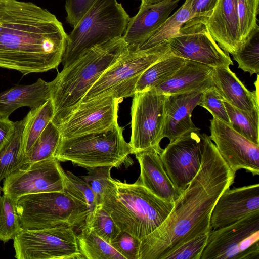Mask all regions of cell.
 Wrapping results in <instances>:
<instances>
[{"label": "cell", "instance_id": "obj_21", "mask_svg": "<svg viewBox=\"0 0 259 259\" xmlns=\"http://www.w3.org/2000/svg\"><path fill=\"white\" fill-rule=\"evenodd\" d=\"M202 92L166 95L164 102V123L162 138L172 142L182 135L200 131L193 123L191 116L198 105Z\"/></svg>", "mask_w": 259, "mask_h": 259}, {"label": "cell", "instance_id": "obj_5", "mask_svg": "<svg viewBox=\"0 0 259 259\" xmlns=\"http://www.w3.org/2000/svg\"><path fill=\"white\" fill-rule=\"evenodd\" d=\"M118 124L110 128L68 138H61L54 157L59 161L93 169L101 166H130L133 160L129 143Z\"/></svg>", "mask_w": 259, "mask_h": 259}, {"label": "cell", "instance_id": "obj_32", "mask_svg": "<svg viewBox=\"0 0 259 259\" xmlns=\"http://www.w3.org/2000/svg\"><path fill=\"white\" fill-rule=\"evenodd\" d=\"M83 224L90 227L97 235L110 244L121 232L111 215L101 204L97 205L88 214Z\"/></svg>", "mask_w": 259, "mask_h": 259}, {"label": "cell", "instance_id": "obj_22", "mask_svg": "<svg viewBox=\"0 0 259 259\" xmlns=\"http://www.w3.org/2000/svg\"><path fill=\"white\" fill-rule=\"evenodd\" d=\"M213 68L186 60L173 75L153 89L157 93L165 95L203 92L214 86L212 78Z\"/></svg>", "mask_w": 259, "mask_h": 259}, {"label": "cell", "instance_id": "obj_8", "mask_svg": "<svg viewBox=\"0 0 259 259\" xmlns=\"http://www.w3.org/2000/svg\"><path fill=\"white\" fill-rule=\"evenodd\" d=\"M170 51L166 42L145 51L129 47L128 51L100 76L81 102L108 96L121 100L133 96L142 73Z\"/></svg>", "mask_w": 259, "mask_h": 259}, {"label": "cell", "instance_id": "obj_44", "mask_svg": "<svg viewBox=\"0 0 259 259\" xmlns=\"http://www.w3.org/2000/svg\"><path fill=\"white\" fill-rule=\"evenodd\" d=\"M164 0H141V2L140 6H144L156 4L162 2Z\"/></svg>", "mask_w": 259, "mask_h": 259}, {"label": "cell", "instance_id": "obj_24", "mask_svg": "<svg viewBox=\"0 0 259 259\" xmlns=\"http://www.w3.org/2000/svg\"><path fill=\"white\" fill-rule=\"evenodd\" d=\"M50 83L41 78L29 85H16L0 93V116L9 117L24 106L37 107L50 99Z\"/></svg>", "mask_w": 259, "mask_h": 259}, {"label": "cell", "instance_id": "obj_42", "mask_svg": "<svg viewBox=\"0 0 259 259\" xmlns=\"http://www.w3.org/2000/svg\"><path fill=\"white\" fill-rule=\"evenodd\" d=\"M218 0H192L190 18L208 17Z\"/></svg>", "mask_w": 259, "mask_h": 259}, {"label": "cell", "instance_id": "obj_1", "mask_svg": "<svg viewBox=\"0 0 259 259\" xmlns=\"http://www.w3.org/2000/svg\"><path fill=\"white\" fill-rule=\"evenodd\" d=\"M203 134L200 169L163 224L140 241L138 259H164L182 244L212 230L210 217L222 194L234 183L236 172L227 164L209 136Z\"/></svg>", "mask_w": 259, "mask_h": 259}, {"label": "cell", "instance_id": "obj_34", "mask_svg": "<svg viewBox=\"0 0 259 259\" xmlns=\"http://www.w3.org/2000/svg\"><path fill=\"white\" fill-rule=\"evenodd\" d=\"M237 9L241 46L259 29V0H237Z\"/></svg>", "mask_w": 259, "mask_h": 259}, {"label": "cell", "instance_id": "obj_12", "mask_svg": "<svg viewBox=\"0 0 259 259\" xmlns=\"http://www.w3.org/2000/svg\"><path fill=\"white\" fill-rule=\"evenodd\" d=\"M206 18L189 19L166 44L172 54L185 60L213 68L229 67L233 65V61L209 33L206 25Z\"/></svg>", "mask_w": 259, "mask_h": 259}, {"label": "cell", "instance_id": "obj_23", "mask_svg": "<svg viewBox=\"0 0 259 259\" xmlns=\"http://www.w3.org/2000/svg\"><path fill=\"white\" fill-rule=\"evenodd\" d=\"M214 87L222 100L233 106L246 111L259 109L258 77L256 91H249L229 67L213 68Z\"/></svg>", "mask_w": 259, "mask_h": 259}, {"label": "cell", "instance_id": "obj_39", "mask_svg": "<svg viewBox=\"0 0 259 259\" xmlns=\"http://www.w3.org/2000/svg\"><path fill=\"white\" fill-rule=\"evenodd\" d=\"M112 167L101 166L88 170V175L81 177L88 184L96 196L98 204L108 186Z\"/></svg>", "mask_w": 259, "mask_h": 259}, {"label": "cell", "instance_id": "obj_35", "mask_svg": "<svg viewBox=\"0 0 259 259\" xmlns=\"http://www.w3.org/2000/svg\"><path fill=\"white\" fill-rule=\"evenodd\" d=\"M238 68L251 75L259 72V29L233 55Z\"/></svg>", "mask_w": 259, "mask_h": 259}, {"label": "cell", "instance_id": "obj_38", "mask_svg": "<svg viewBox=\"0 0 259 259\" xmlns=\"http://www.w3.org/2000/svg\"><path fill=\"white\" fill-rule=\"evenodd\" d=\"M208 234L198 236L168 253L164 259H200Z\"/></svg>", "mask_w": 259, "mask_h": 259}, {"label": "cell", "instance_id": "obj_7", "mask_svg": "<svg viewBox=\"0 0 259 259\" xmlns=\"http://www.w3.org/2000/svg\"><path fill=\"white\" fill-rule=\"evenodd\" d=\"M16 204L22 229L74 228L81 226L90 213L86 204L65 191L25 195Z\"/></svg>", "mask_w": 259, "mask_h": 259}, {"label": "cell", "instance_id": "obj_4", "mask_svg": "<svg viewBox=\"0 0 259 259\" xmlns=\"http://www.w3.org/2000/svg\"><path fill=\"white\" fill-rule=\"evenodd\" d=\"M100 204L121 231L140 241L163 224L174 205L136 182L128 184L112 178Z\"/></svg>", "mask_w": 259, "mask_h": 259}, {"label": "cell", "instance_id": "obj_2", "mask_svg": "<svg viewBox=\"0 0 259 259\" xmlns=\"http://www.w3.org/2000/svg\"><path fill=\"white\" fill-rule=\"evenodd\" d=\"M67 34L46 9L18 0H0V67L23 75L57 68Z\"/></svg>", "mask_w": 259, "mask_h": 259}, {"label": "cell", "instance_id": "obj_17", "mask_svg": "<svg viewBox=\"0 0 259 259\" xmlns=\"http://www.w3.org/2000/svg\"><path fill=\"white\" fill-rule=\"evenodd\" d=\"M259 211V184L226 189L220 196L210 217L212 229L222 228Z\"/></svg>", "mask_w": 259, "mask_h": 259}, {"label": "cell", "instance_id": "obj_41", "mask_svg": "<svg viewBox=\"0 0 259 259\" xmlns=\"http://www.w3.org/2000/svg\"><path fill=\"white\" fill-rule=\"evenodd\" d=\"M98 0H66V20L73 28Z\"/></svg>", "mask_w": 259, "mask_h": 259}, {"label": "cell", "instance_id": "obj_40", "mask_svg": "<svg viewBox=\"0 0 259 259\" xmlns=\"http://www.w3.org/2000/svg\"><path fill=\"white\" fill-rule=\"evenodd\" d=\"M110 244L125 259H138L140 240L128 233L121 231Z\"/></svg>", "mask_w": 259, "mask_h": 259}, {"label": "cell", "instance_id": "obj_15", "mask_svg": "<svg viewBox=\"0 0 259 259\" xmlns=\"http://www.w3.org/2000/svg\"><path fill=\"white\" fill-rule=\"evenodd\" d=\"M108 96L81 102L69 117L58 125L61 138L104 131L118 124L119 103Z\"/></svg>", "mask_w": 259, "mask_h": 259}, {"label": "cell", "instance_id": "obj_11", "mask_svg": "<svg viewBox=\"0 0 259 259\" xmlns=\"http://www.w3.org/2000/svg\"><path fill=\"white\" fill-rule=\"evenodd\" d=\"M166 97L153 88L134 94L128 143L132 154L151 148L162 151L160 142L163 139Z\"/></svg>", "mask_w": 259, "mask_h": 259}, {"label": "cell", "instance_id": "obj_25", "mask_svg": "<svg viewBox=\"0 0 259 259\" xmlns=\"http://www.w3.org/2000/svg\"><path fill=\"white\" fill-rule=\"evenodd\" d=\"M54 115V107L51 99L41 105L30 109L22 119L21 154L24 159L32 147Z\"/></svg>", "mask_w": 259, "mask_h": 259}, {"label": "cell", "instance_id": "obj_43", "mask_svg": "<svg viewBox=\"0 0 259 259\" xmlns=\"http://www.w3.org/2000/svg\"><path fill=\"white\" fill-rule=\"evenodd\" d=\"M16 131L15 122L0 116V152L10 142Z\"/></svg>", "mask_w": 259, "mask_h": 259}, {"label": "cell", "instance_id": "obj_33", "mask_svg": "<svg viewBox=\"0 0 259 259\" xmlns=\"http://www.w3.org/2000/svg\"><path fill=\"white\" fill-rule=\"evenodd\" d=\"M16 203L4 194L0 197V240L4 243L13 240L22 230Z\"/></svg>", "mask_w": 259, "mask_h": 259}, {"label": "cell", "instance_id": "obj_27", "mask_svg": "<svg viewBox=\"0 0 259 259\" xmlns=\"http://www.w3.org/2000/svg\"><path fill=\"white\" fill-rule=\"evenodd\" d=\"M77 235L78 245L83 259H125L124 257L89 227L82 224Z\"/></svg>", "mask_w": 259, "mask_h": 259}, {"label": "cell", "instance_id": "obj_45", "mask_svg": "<svg viewBox=\"0 0 259 259\" xmlns=\"http://www.w3.org/2000/svg\"><path fill=\"white\" fill-rule=\"evenodd\" d=\"M2 187H1V186H0V197H1V193H2Z\"/></svg>", "mask_w": 259, "mask_h": 259}, {"label": "cell", "instance_id": "obj_28", "mask_svg": "<svg viewBox=\"0 0 259 259\" xmlns=\"http://www.w3.org/2000/svg\"><path fill=\"white\" fill-rule=\"evenodd\" d=\"M192 0H185L182 6L161 25V26L137 49L145 51L166 42L176 35L183 24L190 19Z\"/></svg>", "mask_w": 259, "mask_h": 259}, {"label": "cell", "instance_id": "obj_37", "mask_svg": "<svg viewBox=\"0 0 259 259\" xmlns=\"http://www.w3.org/2000/svg\"><path fill=\"white\" fill-rule=\"evenodd\" d=\"M198 105L207 109L213 117L230 125L224 101L214 86L202 92Z\"/></svg>", "mask_w": 259, "mask_h": 259}, {"label": "cell", "instance_id": "obj_14", "mask_svg": "<svg viewBox=\"0 0 259 259\" xmlns=\"http://www.w3.org/2000/svg\"><path fill=\"white\" fill-rule=\"evenodd\" d=\"M203 146V134L190 131L169 142L160 154L169 178L181 194L200 169Z\"/></svg>", "mask_w": 259, "mask_h": 259}, {"label": "cell", "instance_id": "obj_9", "mask_svg": "<svg viewBox=\"0 0 259 259\" xmlns=\"http://www.w3.org/2000/svg\"><path fill=\"white\" fill-rule=\"evenodd\" d=\"M200 259H259V211L212 229Z\"/></svg>", "mask_w": 259, "mask_h": 259}, {"label": "cell", "instance_id": "obj_30", "mask_svg": "<svg viewBox=\"0 0 259 259\" xmlns=\"http://www.w3.org/2000/svg\"><path fill=\"white\" fill-rule=\"evenodd\" d=\"M232 128L252 142L259 145V109L246 111L224 102Z\"/></svg>", "mask_w": 259, "mask_h": 259}, {"label": "cell", "instance_id": "obj_16", "mask_svg": "<svg viewBox=\"0 0 259 259\" xmlns=\"http://www.w3.org/2000/svg\"><path fill=\"white\" fill-rule=\"evenodd\" d=\"M210 136L218 151L233 171L244 169L259 175V145L249 141L227 123L213 117Z\"/></svg>", "mask_w": 259, "mask_h": 259}, {"label": "cell", "instance_id": "obj_31", "mask_svg": "<svg viewBox=\"0 0 259 259\" xmlns=\"http://www.w3.org/2000/svg\"><path fill=\"white\" fill-rule=\"evenodd\" d=\"M15 134L10 142L0 152V183L11 173L24 165L21 154L22 120L15 122Z\"/></svg>", "mask_w": 259, "mask_h": 259}, {"label": "cell", "instance_id": "obj_10", "mask_svg": "<svg viewBox=\"0 0 259 259\" xmlns=\"http://www.w3.org/2000/svg\"><path fill=\"white\" fill-rule=\"evenodd\" d=\"M17 259H83L74 228L22 229L13 239Z\"/></svg>", "mask_w": 259, "mask_h": 259}, {"label": "cell", "instance_id": "obj_19", "mask_svg": "<svg viewBox=\"0 0 259 259\" xmlns=\"http://www.w3.org/2000/svg\"><path fill=\"white\" fill-rule=\"evenodd\" d=\"M206 25L209 33L225 52L234 54L241 46L237 0H218Z\"/></svg>", "mask_w": 259, "mask_h": 259}, {"label": "cell", "instance_id": "obj_18", "mask_svg": "<svg viewBox=\"0 0 259 259\" xmlns=\"http://www.w3.org/2000/svg\"><path fill=\"white\" fill-rule=\"evenodd\" d=\"M181 0H164L140 6L138 13L130 18L123 35L130 48L137 49L170 16Z\"/></svg>", "mask_w": 259, "mask_h": 259}, {"label": "cell", "instance_id": "obj_3", "mask_svg": "<svg viewBox=\"0 0 259 259\" xmlns=\"http://www.w3.org/2000/svg\"><path fill=\"white\" fill-rule=\"evenodd\" d=\"M129 50L123 37L96 46L59 72L50 86L54 107L52 121L58 126L81 103L100 76Z\"/></svg>", "mask_w": 259, "mask_h": 259}, {"label": "cell", "instance_id": "obj_26", "mask_svg": "<svg viewBox=\"0 0 259 259\" xmlns=\"http://www.w3.org/2000/svg\"><path fill=\"white\" fill-rule=\"evenodd\" d=\"M186 60L170 51L142 73L137 83L136 92L151 89L160 85L173 75Z\"/></svg>", "mask_w": 259, "mask_h": 259}, {"label": "cell", "instance_id": "obj_29", "mask_svg": "<svg viewBox=\"0 0 259 259\" xmlns=\"http://www.w3.org/2000/svg\"><path fill=\"white\" fill-rule=\"evenodd\" d=\"M60 139L58 126L50 121L26 154L24 165L54 157Z\"/></svg>", "mask_w": 259, "mask_h": 259}, {"label": "cell", "instance_id": "obj_20", "mask_svg": "<svg viewBox=\"0 0 259 259\" xmlns=\"http://www.w3.org/2000/svg\"><path fill=\"white\" fill-rule=\"evenodd\" d=\"M151 148L135 153L140 167L136 181L159 198L173 202L181 194L175 187L163 166L160 153Z\"/></svg>", "mask_w": 259, "mask_h": 259}, {"label": "cell", "instance_id": "obj_13", "mask_svg": "<svg viewBox=\"0 0 259 259\" xmlns=\"http://www.w3.org/2000/svg\"><path fill=\"white\" fill-rule=\"evenodd\" d=\"M60 161L52 157L25 165L8 176L2 192L17 202L22 196L64 192V172Z\"/></svg>", "mask_w": 259, "mask_h": 259}, {"label": "cell", "instance_id": "obj_36", "mask_svg": "<svg viewBox=\"0 0 259 259\" xmlns=\"http://www.w3.org/2000/svg\"><path fill=\"white\" fill-rule=\"evenodd\" d=\"M64 191L86 204L90 213L98 205L96 196L88 184L69 171L64 172Z\"/></svg>", "mask_w": 259, "mask_h": 259}, {"label": "cell", "instance_id": "obj_6", "mask_svg": "<svg viewBox=\"0 0 259 259\" xmlns=\"http://www.w3.org/2000/svg\"><path fill=\"white\" fill-rule=\"evenodd\" d=\"M130 19L117 0H98L67 34L63 68L92 48L122 37Z\"/></svg>", "mask_w": 259, "mask_h": 259}]
</instances>
